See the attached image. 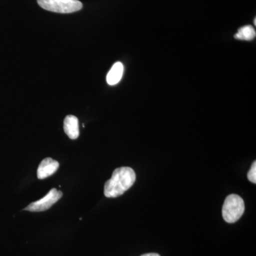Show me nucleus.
Segmentation results:
<instances>
[{"label":"nucleus","instance_id":"1","mask_svg":"<svg viewBox=\"0 0 256 256\" xmlns=\"http://www.w3.org/2000/svg\"><path fill=\"white\" fill-rule=\"evenodd\" d=\"M134 170L128 166L114 170L112 178L108 180L104 186V194L108 198H116L124 194L136 182Z\"/></svg>","mask_w":256,"mask_h":256},{"label":"nucleus","instance_id":"2","mask_svg":"<svg viewBox=\"0 0 256 256\" xmlns=\"http://www.w3.org/2000/svg\"><path fill=\"white\" fill-rule=\"evenodd\" d=\"M245 210L244 200L237 194H230L226 198L222 216L224 220L228 224H234L240 220Z\"/></svg>","mask_w":256,"mask_h":256},{"label":"nucleus","instance_id":"3","mask_svg":"<svg viewBox=\"0 0 256 256\" xmlns=\"http://www.w3.org/2000/svg\"><path fill=\"white\" fill-rule=\"evenodd\" d=\"M43 9L60 14L76 12L82 9V4L78 0H37Z\"/></svg>","mask_w":256,"mask_h":256},{"label":"nucleus","instance_id":"4","mask_svg":"<svg viewBox=\"0 0 256 256\" xmlns=\"http://www.w3.org/2000/svg\"><path fill=\"white\" fill-rule=\"evenodd\" d=\"M63 196L62 192L58 191L56 188H53L41 200L33 202L28 204L24 210L31 212H41L50 210V207L56 203Z\"/></svg>","mask_w":256,"mask_h":256},{"label":"nucleus","instance_id":"5","mask_svg":"<svg viewBox=\"0 0 256 256\" xmlns=\"http://www.w3.org/2000/svg\"><path fill=\"white\" fill-rule=\"evenodd\" d=\"M60 168V163L52 158L43 160L37 170V178L44 180L54 174Z\"/></svg>","mask_w":256,"mask_h":256},{"label":"nucleus","instance_id":"6","mask_svg":"<svg viewBox=\"0 0 256 256\" xmlns=\"http://www.w3.org/2000/svg\"><path fill=\"white\" fill-rule=\"evenodd\" d=\"M64 132L72 140H76L78 138L79 126L78 120L76 116H67L64 121Z\"/></svg>","mask_w":256,"mask_h":256},{"label":"nucleus","instance_id":"7","mask_svg":"<svg viewBox=\"0 0 256 256\" xmlns=\"http://www.w3.org/2000/svg\"><path fill=\"white\" fill-rule=\"evenodd\" d=\"M124 66L122 64L121 62H116L108 74L107 78H106L108 84L110 86L118 84L124 75Z\"/></svg>","mask_w":256,"mask_h":256},{"label":"nucleus","instance_id":"8","mask_svg":"<svg viewBox=\"0 0 256 256\" xmlns=\"http://www.w3.org/2000/svg\"><path fill=\"white\" fill-rule=\"evenodd\" d=\"M256 32L254 26L250 25L242 26L239 28L238 32L236 34L235 37L236 40H245V41H252L255 38Z\"/></svg>","mask_w":256,"mask_h":256},{"label":"nucleus","instance_id":"9","mask_svg":"<svg viewBox=\"0 0 256 256\" xmlns=\"http://www.w3.org/2000/svg\"><path fill=\"white\" fill-rule=\"evenodd\" d=\"M248 178L250 182L256 183V161L252 163L250 171L248 173Z\"/></svg>","mask_w":256,"mask_h":256},{"label":"nucleus","instance_id":"10","mask_svg":"<svg viewBox=\"0 0 256 256\" xmlns=\"http://www.w3.org/2000/svg\"><path fill=\"white\" fill-rule=\"evenodd\" d=\"M141 256H160L158 254H154V252H152V254H146Z\"/></svg>","mask_w":256,"mask_h":256},{"label":"nucleus","instance_id":"11","mask_svg":"<svg viewBox=\"0 0 256 256\" xmlns=\"http://www.w3.org/2000/svg\"><path fill=\"white\" fill-rule=\"evenodd\" d=\"M254 25H255V26L256 25V18H254Z\"/></svg>","mask_w":256,"mask_h":256}]
</instances>
